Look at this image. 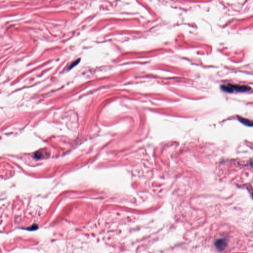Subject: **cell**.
<instances>
[{"instance_id": "cell-1", "label": "cell", "mask_w": 253, "mask_h": 253, "mask_svg": "<svg viewBox=\"0 0 253 253\" xmlns=\"http://www.w3.org/2000/svg\"><path fill=\"white\" fill-rule=\"evenodd\" d=\"M221 88L224 92L228 93H232L234 92L243 93V92H248L251 89V87L248 86L231 84H228L227 85H221Z\"/></svg>"}, {"instance_id": "cell-2", "label": "cell", "mask_w": 253, "mask_h": 253, "mask_svg": "<svg viewBox=\"0 0 253 253\" xmlns=\"http://www.w3.org/2000/svg\"><path fill=\"white\" fill-rule=\"evenodd\" d=\"M227 245V241L225 239H219L215 242L216 248L220 251H222L225 249Z\"/></svg>"}, {"instance_id": "cell-3", "label": "cell", "mask_w": 253, "mask_h": 253, "mask_svg": "<svg viewBox=\"0 0 253 253\" xmlns=\"http://www.w3.org/2000/svg\"><path fill=\"white\" fill-rule=\"evenodd\" d=\"M237 118L239 121L245 125L249 126H253V122L251 121V120H248L247 119L244 118L242 117H239V116H238Z\"/></svg>"}, {"instance_id": "cell-4", "label": "cell", "mask_w": 253, "mask_h": 253, "mask_svg": "<svg viewBox=\"0 0 253 253\" xmlns=\"http://www.w3.org/2000/svg\"><path fill=\"white\" fill-rule=\"evenodd\" d=\"M252 196H253V194H252Z\"/></svg>"}]
</instances>
